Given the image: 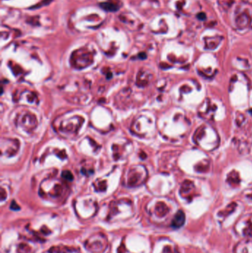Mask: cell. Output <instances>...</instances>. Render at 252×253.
Instances as JSON below:
<instances>
[{"instance_id":"cell-1","label":"cell","mask_w":252,"mask_h":253,"mask_svg":"<svg viewBox=\"0 0 252 253\" xmlns=\"http://www.w3.org/2000/svg\"><path fill=\"white\" fill-rule=\"evenodd\" d=\"M184 223H185V215H184L183 211H178L174 215V218H173V221L172 222V226L175 229H177V228H180L181 227H182L184 224Z\"/></svg>"},{"instance_id":"cell-2","label":"cell","mask_w":252,"mask_h":253,"mask_svg":"<svg viewBox=\"0 0 252 253\" xmlns=\"http://www.w3.org/2000/svg\"><path fill=\"white\" fill-rule=\"evenodd\" d=\"M100 7H101L102 9L107 10V11L109 12H116V10H118V7L116 6V5L114 4L110 3V2H102V3L100 4Z\"/></svg>"},{"instance_id":"cell-3","label":"cell","mask_w":252,"mask_h":253,"mask_svg":"<svg viewBox=\"0 0 252 253\" xmlns=\"http://www.w3.org/2000/svg\"><path fill=\"white\" fill-rule=\"evenodd\" d=\"M63 177H64L65 179H68V180H71V179H73V176H72L71 173H70V172H68V171H65V172H63Z\"/></svg>"}]
</instances>
